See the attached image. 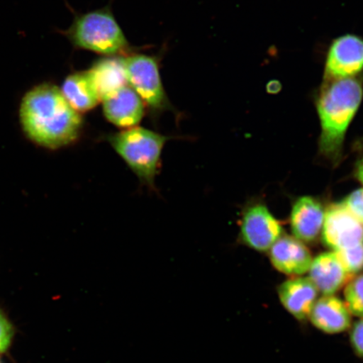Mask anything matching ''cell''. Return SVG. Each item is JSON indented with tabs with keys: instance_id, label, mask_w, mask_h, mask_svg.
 I'll return each instance as SVG.
<instances>
[{
	"instance_id": "cell-16",
	"label": "cell",
	"mask_w": 363,
	"mask_h": 363,
	"mask_svg": "<svg viewBox=\"0 0 363 363\" xmlns=\"http://www.w3.org/2000/svg\"><path fill=\"white\" fill-rule=\"evenodd\" d=\"M95 88L102 101L127 84L125 57L111 56L101 59L89 69Z\"/></svg>"
},
{
	"instance_id": "cell-3",
	"label": "cell",
	"mask_w": 363,
	"mask_h": 363,
	"mask_svg": "<svg viewBox=\"0 0 363 363\" xmlns=\"http://www.w3.org/2000/svg\"><path fill=\"white\" fill-rule=\"evenodd\" d=\"M169 139L155 131L136 126L106 138L138 179L151 187L160 166L163 147Z\"/></svg>"
},
{
	"instance_id": "cell-13",
	"label": "cell",
	"mask_w": 363,
	"mask_h": 363,
	"mask_svg": "<svg viewBox=\"0 0 363 363\" xmlns=\"http://www.w3.org/2000/svg\"><path fill=\"white\" fill-rule=\"evenodd\" d=\"M352 316L342 299L335 294L322 295L318 298L308 319L322 333L339 334L351 328Z\"/></svg>"
},
{
	"instance_id": "cell-4",
	"label": "cell",
	"mask_w": 363,
	"mask_h": 363,
	"mask_svg": "<svg viewBox=\"0 0 363 363\" xmlns=\"http://www.w3.org/2000/svg\"><path fill=\"white\" fill-rule=\"evenodd\" d=\"M65 35L75 48L108 57L118 55L129 47L123 31L108 9L77 17Z\"/></svg>"
},
{
	"instance_id": "cell-10",
	"label": "cell",
	"mask_w": 363,
	"mask_h": 363,
	"mask_svg": "<svg viewBox=\"0 0 363 363\" xmlns=\"http://www.w3.org/2000/svg\"><path fill=\"white\" fill-rule=\"evenodd\" d=\"M269 251L272 264L282 274L298 277L310 269L311 253L301 240L284 235L272 245Z\"/></svg>"
},
{
	"instance_id": "cell-8",
	"label": "cell",
	"mask_w": 363,
	"mask_h": 363,
	"mask_svg": "<svg viewBox=\"0 0 363 363\" xmlns=\"http://www.w3.org/2000/svg\"><path fill=\"white\" fill-rule=\"evenodd\" d=\"M240 231L248 247L266 252L282 237L283 228L266 206L257 204L245 213Z\"/></svg>"
},
{
	"instance_id": "cell-5",
	"label": "cell",
	"mask_w": 363,
	"mask_h": 363,
	"mask_svg": "<svg viewBox=\"0 0 363 363\" xmlns=\"http://www.w3.org/2000/svg\"><path fill=\"white\" fill-rule=\"evenodd\" d=\"M127 84L153 113L171 108L155 57L135 54L125 57Z\"/></svg>"
},
{
	"instance_id": "cell-15",
	"label": "cell",
	"mask_w": 363,
	"mask_h": 363,
	"mask_svg": "<svg viewBox=\"0 0 363 363\" xmlns=\"http://www.w3.org/2000/svg\"><path fill=\"white\" fill-rule=\"evenodd\" d=\"M60 90L67 103L79 113L92 110L101 101L89 70L68 75Z\"/></svg>"
},
{
	"instance_id": "cell-20",
	"label": "cell",
	"mask_w": 363,
	"mask_h": 363,
	"mask_svg": "<svg viewBox=\"0 0 363 363\" xmlns=\"http://www.w3.org/2000/svg\"><path fill=\"white\" fill-rule=\"evenodd\" d=\"M13 337V328L4 313L0 311V354L10 347Z\"/></svg>"
},
{
	"instance_id": "cell-21",
	"label": "cell",
	"mask_w": 363,
	"mask_h": 363,
	"mask_svg": "<svg viewBox=\"0 0 363 363\" xmlns=\"http://www.w3.org/2000/svg\"><path fill=\"white\" fill-rule=\"evenodd\" d=\"M350 340L353 350L358 356L363 357V319L352 325Z\"/></svg>"
},
{
	"instance_id": "cell-2",
	"label": "cell",
	"mask_w": 363,
	"mask_h": 363,
	"mask_svg": "<svg viewBox=\"0 0 363 363\" xmlns=\"http://www.w3.org/2000/svg\"><path fill=\"white\" fill-rule=\"evenodd\" d=\"M363 98V74L352 78L323 80L317 95L321 135L320 149L323 155L337 161L345 135Z\"/></svg>"
},
{
	"instance_id": "cell-11",
	"label": "cell",
	"mask_w": 363,
	"mask_h": 363,
	"mask_svg": "<svg viewBox=\"0 0 363 363\" xmlns=\"http://www.w3.org/2000/svg\"><path fill=\"white\" fill-rule=\"evenodd\" d=\"M314 284L306 277H293L278 288L280 303L298 320H306L319 295Z\"/></svg>"
},
{
	"instance_id": "cell-14",
	"label": "cell",
	"mask_w": 363,
	"mask_h": 363,
	"mask_svg": "<svg viewBox=\"0 0 363 363\" xmlns=\"http://www.w3.org/2000/svg\"><path fill=\"white\" fill-rule=\"evenodd\" d=\"M325 211L320 202L311 197H302L294 203L291 213V229L294 238L311 242L323 228Z\"/></svg>"
},
{
	"instance_id": "cell-19",
	"label": "cell",
	"mask_w": 363,
	"mask_h": 363,
	"mask_svg": "<svg viewBox=\"0 0 363 363\" xmlns=\"http://www.w3.org/2000/svg\"><path fill=\"white\" fill-rule=\"evenodd\" d=\"M342 203L363 224V189L352 192Z\"/></svg>"
},
{
	"instance_id": "cell-9",
	"label": "cell",
	"mask_w": 363,
	"mask_h": 363,
	"mask_svg": "<svg viewBox=\"0 0 363 363\" xmlns=\"http://www.w3.org/2000/svg\"><path fill=\"white\" fill-rule=\"evenodd\" d=\"M102 102L104 116L120 128H133L144 116L146 104L128 84L108 95Z\"/></svg>"
},
{
	"instance_id": "cell-6",
	"label": "cell",
	"mask_w": 363,
	"mask_h": 363,
	"mask_svg": "<svg viewBox=\"0 0 363 363\" xmlns=\"http://www.w3.org/2000/svg\"><path fill=\"white\" fill-rule=\"evenodd\" d=\"M363 74V38L346 34L330 43L323 80L352 78Z\"/></svg>"
},
{
	"instance_id": "cell-23",
	"label": "cell",
	"mask_w": 363,
	"mask_h": 363,
	"mask_svg": "<svg viewBox=\"0 0 363 363\" xmlns=\"http://www.w3.org/2000/svg\"><path fill=\"white\" fill-rule=\"evenodd\" d=\"M0 363H1V362H0Z\"/></svg>"
},
{
	"instance_id": "cell-1",
	"label": "cell",
	"mask_w": 363,
	"mask_h": 363,
	"mask_svg": "<svg viewBox=\"0 0 363 363\" xmlns=\"http://www.w3.org/2000/svg\"><path fill=\"white\" fill-rule=\"evenodd\" d=\"M19 115L27 138L47 149L74 143L83 127L80 113L67 103L60 89L50 83L27 91L21 99Z\"/></svg>"
},
{
	"instance_id": "cell-17",
	"label": "cell",
	"mask_w": 363,
	"mask_h": 363,
	"mask_svg": "<svg viewBox=\"0 0 363 363\" xmlns=\"http://www.w3.org/2000/svg\"><path fill=\"white\" fill-rule=\"evenodd\" d=\"M344 297L352 315L363 319V274L352 277L345 285Z\"/></svg>"
},
{
	"instance_id": "cell-22",
	"label": "cell",
	"mask_w": 363,
	"mask_h": 363,
	"mask_svg": "<svg viewBox=\"0 0 363 363\" xmlns=\"http://www.w3.org/2000/svg\"><path fill=\"white\" fill-rule=\"evenodd\" d=\"M356 176L357 179L363 184V158L357 163Z\"/></svg>"
},
{
	"instance_id": "cell-12",
	"label": "cell",
	"mask_w": 363,
	"mask_h": 363,
	"mask_svg": "<svg viewBox=\"0 0 363 363\" xmlns=\"http://www.w3.org/2000/svg\"><path fill=\"white\" fill-rule=\"evenodd\" d=\"M308 272V278L322 295L337 293L352 277L348 274L335 252L321 253L314 258Z\"/></svg>"
},
{
	"instance_id": "cell-7",
	"label": "cell",
	"mask_w": 363,
	"mask_h": 363,
	"mask_svg": "<svg viewBox=\"0 0 363 363\" xmlns=\"http://www.w3.org/2000/svg\"><path fill=\"white\" fill-rule=\"evenodd\" d=\"M322 240L333 252L363 243V224L343 203L331 204L325 211Z\"/></svg>"
},
{
	"instance_id": "cell-18",
	"label": "cell",
	"mask_w": 363,
	"mask_h": 363,
	"mask_svg": "<svg viewBox=\"0 0 363 363\" xmlns=\"http://www.w3.org/2000/svg\"><path fill=\"white\" fill-rule=\"evenodd\" d=\"M335 252L351 276L359 274L363 269V243Z\"/></svg>"
}]
</instances>
